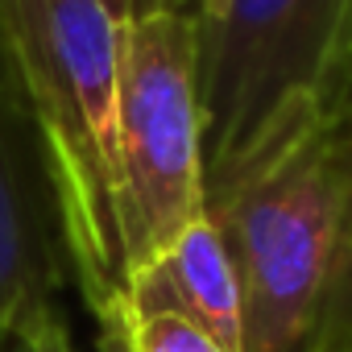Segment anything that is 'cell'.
Returning a JSON list of instances; mask_svg holds the SVG:
<instances>
[{"mask_svg": "<svg viewBox=\"0 0 352 352\" xmlns=\"http://www.w3.org/2000/svg\"><path fill=\"white\" fill-rule=\"evenodd\" d=\"M116 21L100 0H0V67L38 137L71 286L100 319L124 307Z\"/></svg>", "mask_w": 352, "mask_h": 352, "instance_id": "6da1fadb", "label": "cell"}, {"mask_svg": "<svg viewBox=\"0 0 352 352\" xmlns=\"http://www.w3.org/2000/svg\"><path fill=\"white\" fill-rule=\"evenodd\" d=\"M352 129L323 120L208 199L241 286L245 352H315L340 270Z\"/></svg>", "mask_w": 352, "mask_h": 352, "instance_id": "7a4b0ae2", "label": "cell"}, {"mask_svg": "<svg viewBox=\"0 0 352 352\" xmlns=\"http://www.w3.org/2000/svg\"><path fill=\"white\" fill-rule=\"evenodd\" d=\"M195 25L208 208L261 157L336 120L352 0H228Z\"/></svg>", "mask_w": 352, "mask_h": 352, "instance_id": "3957f363", "label": "cell"}, {"mask_svg": "<svg viewBox=\"0 0 352 352\" xmlns=\"http://www.w3.org/2000/svg\"><path fill=\"white\" fill-rule=\"evenodd\" d=\"M116 149L124 257L133 278L204 216L199 25L183 5H145L120 25Z\"/></svg>", "mask_w": 352, "mask_h": 352, "instance_id": "277c9868", "label": "cell"}, {"mask_svg": "<svg viewBox=\"0 0 352 352\" xmlns=\"http://www.w3.org/2000/svg\"><path fill=\"white\" fill-rule=\"evenodd\" d=\"M67 286L71 261L46 162L0 67V352L63 323L58 298Z\"/></svg>", "mask_w": 352, "mask_h": 352, "instance_id": "5b68a950", "label": "cell"}, {"mask_svg": "<svg viewBox=\"0 0 352 352\" xmlns=\"http://www.w3.org/2000/svg\"><path fill=\"white\" fill-rule=\"evenodd\" d=\"M124 311L129 315H153V311L179 315L195 323L199 331H208L228 352H245L236 270L208 212L174 236L170 249H162L149 265H141L129 278Z\"/></svg>", "mask_w": 352, "mask_h": 352, "instance_id": "8992f818", "label": "cell"}, {"mask_svg": "<svg viewBox=\"0 0 352 352\" xmlns=\"http://www.w3.org/2000/svg\"><path fill=\"white\" fill-rule=\"evenodd\" d=\"M129 352H228L224 344H216L208 331H199L195 323L179 319V315H129Z\"/></svg>", "mask_w": 352, "mask_h": 352, "instance_id": "52a82bcc", "label": "cell"}, {"mask_svg": "<svg viewBox=\"0 0 352 352\" xmlns=\"http://www.w3.org/2000/svg\"><path fill=\"white\" fill-rule=\"evenodd\" d=\"M352 129V124H348ZM352 336V174H348V195H344V224H340V270H336V290L327 302V319H323V336L319 348H331L340 340Z\"/></svg>", "mask_w": 352, "mask_h": 352, "instance_id": "ba28073f", "label": "cell"}, {"mask_svg": "<svg viewBox=\"0 0 352 352\" xmlns=\"http://www.w3.org/2000/svg\"><path fill=\"white\" fill-rule=\"evenodd\" d=\"M96 352H129V319H124V307L120 311H108L96 319ZM25 352H75L71 348V336H67V323H54L46 327L38 340L21 344Z\"/></svg>", "mask_w": 352, "mask_h": 352, "instance_id": "9c48e42d", "label": "cell"}, {"mask_svg": "<svg viewBox=\"0 0 352 352\" xmlns=\"http://www.w3.org/2000/svg\"><path fill=\"white\" fill-rule=\"evenodd\" d=\"M336 120L352 124V34H348V50L340 63V83H336Z\"/></svg>", "mask_w": 352, "mask_h": 352, "instance_id": "30bf717a", "label": "cell"}, {"mask_svg": "<svg viewBox=\"0 0 352 352\" xmlns=\"http://www.w3.org/2000/svg\"><path fill=\"white\" fill-rule=\"evenodd\" d=\"M100 5H104V13H108V17L116 21V30H120V25H129V21L149 5V0H100Z\"/></svg>", "mask_w": 352, "mask_h": 352, "instance_id": "8fae6325", "label": "cell"}, {"mask_svg": "<svg viewBox=\"0 0 352 352\" xmlns=\"http://www.w3.org/2000/svg\"><path fill=\"white\" fill-rule=\"evenodd\" d=\"M187 5H191V13L204 21V17H216V13L228 5V0H187Z\"/></svg>", "mask_w": 352, "mask_h": 352, "instance_id": "7c38bea8", "label": "cell"}, {"mask_svg": "<svg viewBox=\"0 0 352 352\" xmlns=\"http://www.w3.org/2000/svg\"><path fill=\"white\" fill-rule=\"evenodd\" d=\"M323 352H352V336H348V340H340V344H331V348H323Z\"/></svg>", "mask_w": 352, "mask_h": 352, "instance_id": "4fadbf2b", "label": "cell"}, {"mask_svg": "<svg viewBox=\"0 0 352 352\" xmlns=\"http://www.w3.org/2000/svg\"><path fill=\"white\" fill-rule=\"evenodd\" d=\"M9 352H25V348H21V344H17V348H9Z\"/></svg>", "mask_w": 352, "mask_h": 352, "instance_id": "5bb4252c", "label": "cell"}, {"mask_svg": "<svg viewBox=\"0 0 352 352\" xmlns=\"http://www.w3.org/2000/svg\"><path fill=\"white\" fill-rule=\"evenodd\" d=\"M187 9H191V5H187Z\"/></svg>", "mask_w": 352, "mask_h": 352, "instance_id": "9a60e30c", "label": "cell"}]
</instances>
